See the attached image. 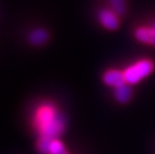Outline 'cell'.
<instances>
[{"label":"cell","mask_w":155,"mask_h":154,"mask_svg":"<svg viewBox=\"0 0 155 154\" xmlns=\"http://www.w3.org/2000/svg\"><path fill=\"white\" fill-rule=\"evenodd\" d=\"M110 9L113 10L118 16L123 15L126 12V0H108Z\"/></svg>","instance_id":"cell-8"},{"label":"cell","mask_w":155,"mask_h":154,"mask_svg":"<svg viewBox=\"0 0 155 154\" xmlns=\"http://www.w3.org/2000/svg\"><path fill=\"white\" fill-rule=\"evenodd\" d=\"M154 70V62L148 58L135 61L123 70L125 82L128 85H134L139 83Z\"/></svg>","instance_id":"cell-2"},{"label":"cell","mask_w":155,"mask_h":154,"mask_svg":"<svg viewBox=\"0 0 155 154\" xmlns=\"http://www.w3.org/2000/svg\"><path fill=\"white\" fill-rule=\"evenodd\" d=\"M33 122L39 136L57 139L63 133L65 120L58 108L51 102L39 104L34 113Z\"/></svg>","instance_id":"cell-1"},{"label":"cell","mask_w":155,"mask_h":154,"mask_svg":"<svg viewBox=\"0 0 155 154\" xmlns=\"http://www.w3.org/2000/svg\"><path fill=\"white\" fill-rule=\"evenodd\" d=\"M97 18L99 23L107 30L113 31L119 27L118 15L113 10H111L110 8L100 9L97 14Z\"/></svg>","instance_id":"cell-3"},{"label":"cell","mask_w":155,"mask_h":154,"mask_svg":"<svg viewBox=\"0 0 155 154\" xmlns=\"http://www.w3.org/2000/svg\"><path fill=\"white\" fill-rule=\"evenodd\" d=\"M62 154H68V153H67V152H66V151H65V152H64V153H62Z\"/></svg>","instance_id":"cell-10"},{"label":"cell","mask_w":155,"mask_h":154,"mask_svg":"<svg viewBox=\"0 0 155 154\" xmlns=\"http://www.w3.org/2000/svg\"><path fill=\"white\" fill-rule=\"evenodd\" d=\"M151 26H152L153 28H155V21L153 22V23H152V25H151Z\"/></svg>","instance_id":"cell-9"},{"label":"cell","mask_w":155,"mask_h":154,"mask_svg":"<svg viewBox=\"0 0 155 154\" xmlns=\"http://www.w3.org/2000/svg\"><path fill=\"white\" fill-rule=\"evenodd\" d=\"M49 38L48 32L43 28H36L32 30L29 34V41L31 44L35 45V46H39L47 42Z\"/></svg>","instance_id":"cell-7"},{"label":"cell","mask_w":155,"mask_h":154,"mask_svg":"<svg viewBox=\"0 0 155 154\" xmlns=\"http://www.w3.org/2000/svg\"><path fill=\"white\" fill-rule=\"evenodd\" d=\"M134 36L140 43L155 46V28L152 26H139L135 29Z\"/></svg>","instance_id":"cell-4"},{"label":"cell","mask_w":155,"mask_h":154,"mask_svg":"<svg viewBox=\"0 0 155 154\" xmlns=\"http://www.w3.org/2000/svg\"><path fill=\"white\" fill-rule=\"evenodd\" d=\"M102 80H103L104 84L114 88V89L126 83L125 82L123 71L118 69H109L105 71L103 76H102Z\"/></svg>","instance_id":"cell-5"},{"label":"cell","mask_w":155,"mask_h":154,"mask_svg":"<svg viewBox=\"0 0 155 154\" xmlns=\"http://www.w3.org/2000/svg\"><path fill=\"white\" fill-rule=\"evenodd\" d=\"M131 97H132V89L130 85L125 83L114 89V98L117 102L125 104L129 102Z\"/></svg>","instance_id":"cell-6"}]
</instances>
